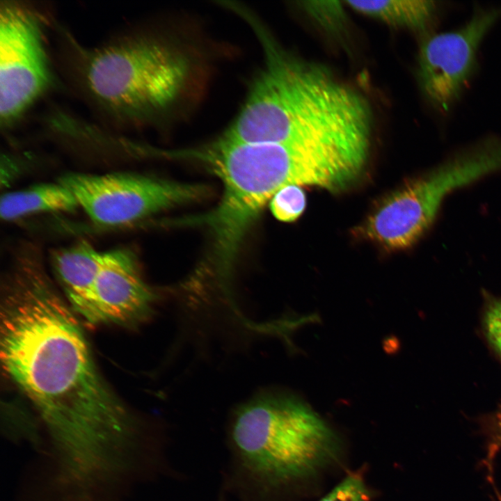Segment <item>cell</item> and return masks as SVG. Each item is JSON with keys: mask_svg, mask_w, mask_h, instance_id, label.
Instances as JSON below:
<instances>
[{"mask_svg": "<svg viewBox=\"0 0 501 501\" xmlns=\"http://www.w3.org/2000/svg\"><path fill=\"white\" fill-rule=\"evenodd\" d=\"M484 326L488 340L501 357V300L493 301L488 305Z\"/></svg>", "mask_w": 501, "mask_h": 501, "instance_id": "17", "label": "cell"}, {"mask_svg": "<svg viewBox=\"0 0 501 501\" xmlns=\"http://www.w3.org/2000/svg\"><path fill=\"white\" fill-rule=\"evenodd\" d=\"M156 299L132 250L103 252L93 288L95 324L138 323L153 312Z\"/></svg>", "mask_w": 501, "mask_h": 501, "instance_id": "10", "label": "cell"}, {"mask_svg": "<svg viewBox=\"0 0 501 501\" xmlns=\"http://www.w3.org/2000/svg\"><path fill=\"white\" fill-rule=\"evenodd\" d=\"M487 445L486 463L491 468L496 455L501 450V407L491 419Z\"/></svg>", "mask_w": 501, "mask_h": 501, "instance_id": "18", "label": "cell"}, {"mask_svg": "<svg viewBox=\"0 0 501 501\" xmlns=\"http://www.w3.org/2000/svg\"><path fill=\"white\" fill-rule=\"evenodd\" d=\"M264 63L223 138L249 143L369 148L372 126L365 97L316 63L285 50L246 12Z\"/></svg>", "mask_w": 501, "mask_h": 501, "instance_id": "2", "label": "cell"}, {"mask_svg": "<svg viewBox=\"0 0 501 501\" xmlns=\"http://www.w3.org/2000/svg\"><path fill=\"white\" fill-rule=\"evenodd\" d=\"M501 170V138L488 136L385 197L356 230L388 250L407 248L435 220L453 191Z\"/></svg>", "mask_w": 501, "mask_h": 501, "instance_id": "6", "label": "cell"}, {"mask_svg": "<svg viewBox=\"0 0 501 501\" xmlns=\"http://www.w3.org/2000/svg\"><path fill=\"white\" fill-rule=\"evenodd\" d=\"M370 496V492L362 477L352 473L346 476L318 501H369Z\"/></svg>", "mask_w": 501, "mask_h": 501, "instance_id": "16", "label": "cell"}, {"mask_svg": "<svg viewBox=\"0 0 501 501\" xmlns=\"http://www.w3.org/2000/svg\"><path fill=\"white\" fill-rule=\"evenodd\" d=\"M56 28L60 65L68 84L114 128L150 123L186 84V58L150 33L127 27L88 47L66 28Z\"/></svg>", "mask_w": 501, "mask_h": 501, "instance_id": "3", "label": "cell"}, {"mask_svg": "<svg viewBox=\"0 0 501 501\" xmlns=\"http://www.w3.org/2000/svg\"><path fill=\"white\" fill-rule=\"evenodd\" d=\"M103 252L82 240L51 252L50 264L67 302L88 322L95 324L93 288Z\"/></svg>", "mask_w": 501, "mask_h": 501, "instance_id": "11", "label": "cell"}, {"mask_svg": "<svg viewBox=\"0 0 501 501\" xmlns=\"http://www.w3.org/2000/svg\"><path fill=\"white\" fill-rule=\"evenodd\" d=\"M47 17L28 2L0 6V122L11 129L56 84L48 52Z\"/></svg>", "mask_w": 501, "mask_h": 501, "instance_id": "7", "label": "cell"}, {"mask_svg": "<svg viewBox=\"0 0 501 501\" xmlns=\"http://www.w3.org/2000/svg\"><path fill=\"white\" fill-rule=\"evenodd\" d=\"M78 202L63 183H42L2 195L1 218L11 221L31 214L68 212L76 210Z\"/></svg>", "mask_w": 501, "mask_h": 501, "instance_id": "12", "label": "cell"}, {"mask_svg": "<svg viewBox=\"0 0 501 501\" xmlns=\"http://www.w3.org/2000/svg\"><path fill=\"white\" fill-rule=\"evenodd\" d=\"M75 196L79 207L95 223L127 225L193 200L201 189L129 172L67 173L58 180Z\"/></svg>", "mask_w": 501, "mask_h": 501, "instance_id": "8", "label": "cell"}, {"mask_svg": "<svg viewBox=\"0 0 501 501\" xmlns=\"http://www.w3.org/2000/svg\"><path fill=\"white\" fill-rule=\"evenodd\" d=\"M349 7L390 26L424 32L437 22L438 2L427 0L346 1Z\"/></svg>", "mask_w": 501, "mask_h": 501, "instance_id": "13", "label": "cell"}, {"mask_svg": "<svg viewBox=\"0 0 501 501\" xmlns=\"http://www.w3.org/2000/svg\"><path fill=\"white\" fill-rule=\"evenodd\" d=\"M500 18L501 8H477L456 29L423 38L418 79L424 96L440 114L450 112L459 100L477 67L479 47Z\"/></svg>", "mask_w": 501, "mask_h": 501, "instance_id": "9", "label": "cell"}, {"mask_svg": "<svg viewBox=\"0 0 501 501\" xmlns=\"http://www.w3.org/2000/svg\"><path fill=\"white\" fill-rule=\"evenodd\" d=\"M228 447L238 486L257 501L333 464L338 435L311 406L287 393L261 392L230 419Z\"/></svg>", "mask_w": 501, "mask_h": 501, "instance_id": "4", "label": "cell"}, {"mask_svg": "<svg viewBox=\"0 0 501 501\" xmlns=\"http://www.w3.org/2000/svg\"><path fill=\"white\" fill-rule=\"evenodd\" d=\"M306 205L304 191L298 185H287L272 197L270 208L273 216L281 221L291 222L298 218Z\"/></svg>", "mask_w": 501, "mask_h": 501, "instance_id": "14", "label": "cell"}, {"mask_svg": "<svg viewBox=\"0 0 501 501\" xmlns=\"http://www.w3.org/2000/svg\"><path fill=\"white\" fill-rule=\"evenodd\" d=\"M2 283L1 359L7 375L56 436L98 440L130 425L101 376L72 308L47 271L42 250L14 253Z\"/></svg>", "mask_w": 501, "mask_h": 501, "instance_id": "1", "label": "cell"}, {"mask_svg": "<svg viewBox=\"0 0 501 501\" xmlns=\"http://www.w3.org/2000/svg\"><path fill=\"white\" fill-rule=\"evenodd\" d=\"M170 156L201 161L222 182V199L205 222L213 233L218 269L225 273L250 223L277 191L287 185L327 189L336 173L327 148L299 143H249L221 137Z\"/></svg>", "mask_w": 501, "mask_h": 501, "instance_id": "5", "label": "cell"}, {"mask_svg": "<svg viewBox=\"0 0 501 501\" xmlns=\"http://www.w3.org/2000/svg\"><path fill=\"white\" fill-rule=\"evenodd\" d=\"M303 9L319 24L328 30L339 29L345 20L340 1H310L301 2Z\"/></svg>", "mask_w": 501, "mask_h": 501, "instance_id": "15", "label": "cell"}]
</instances>
